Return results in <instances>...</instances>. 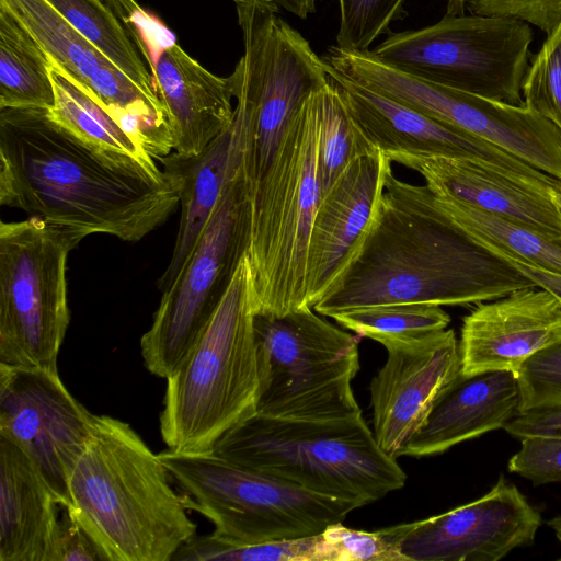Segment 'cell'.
<instances>
[{"mask_svg": "<svg viewBox=\"0 0 561 561\" xmlns=\"http://www.w3.org/2000/svg\"><path fill=\"white\" fill-rule=\"evenodd\" d=\"M535 286L453 225L425 185L390 163L371 216L342 268L312 306L323 317L391 304L466 306Z\"/></svg>", "mask_w": 561, "mask_h": 561, "instance_id": "6da1fadb", "label": "cell"}, {"mask_svg": "<svg viewBox=\"0 0 561 561\" xmlns=\"http://www.w3.org/2000/svg\"><path fill=\"white\" fill-rule=\"evenodd\" d=\"M179 203L170 180L158 184L115 170L49 110H0V205L43 220L77 245L95 233L140 241Z\"/></svg>", "mask_w": 561, "mask_h": 561, "instance_id": "7a4b0ae2", "label": "cell"}, {"mask_svg": "<svg viewBox=\"0 0 561 561\" xmlns=\"http://www.w3.org/2000/svg\"><path fill=\"white\" fill-rule=\"evenodd\" d=\"M126 422L95 415L68 479L66 507L106 561H170L196 535L183 494Z\"/></svg>", "mask_w": 561, "mask_h": 561, "instance_id": "3957f363", "label": "cell"}, {"mask_svg": "<svg viewBox=\"0 0 561 561\" xmlns=\"http://www.w3.org/2000/svg\"><path fill=\"white\" fill-rule=\"evenodd\" d=\"M255 287L248 253L195 344L167 378L160 432L169 449L211 451L256 413Z\"/></svg>", "mask_w": 561, "mask_h": 561, "instance_id": "277c9868", "label": "cell"}, {"mask_svg": "<svg viewBox=\"0 0 561 561\" xmlns=\"http://www.w3.org/2000/svg\"><path fill=\"white\" fill-rule=\"evenodd\" d=\"M213 451L358 507L403 488L407 481L397 458L380 448L363 415L305 421L255 413L228 431Z\"/></svg>", "mask_w": 561, "mask_h": 561, "instance_id": "5b68a950", "label": "cell"}, {"mask_svg": "<svg viewBox=\"0 0 561 561\" xmlns=\"http://www.w3.org/2000/svg\"><path fill=\"white\" fill-rule=\"evenodd\" d=\"M319 90L295 115L267 170L249 194L247 253L254 278L255 313L283 316L311 307L308 248L321 199Z\"/></svg>", "mask_w": 561, "mask_h": 561, "instance_id": "8992f818", "label": "cell"}, {"mask_svg": "<svg viewBox=\"0 0 561 561\" xmlns=\"http://www.w3.org/2000/svg\"><path fill=\"white\" fill-rule=\"evenodd\" d=\"M243 55L228 77L237 100L248 196L309 95L330 82L327 64L279 15L274 0H233Z\"/></svg>", "mask_w": 561, "mask_h": 561, "instance_id": "52a82bcc", "label": "cell"}, {"mask_svg": "<svg viewBox=\"0 0 561 561\" xmlns=\"http://www.w3.org/2000/svg\"><path fill=\"white\" fill-rule=\"evenodd\" d=\"M256 413L331 421L362 415L352 382L359 370L358 337L313 310L255 313Z\"/></svg>", "mask_w": 561, "mask_h": 561, "instance_id": "ba28073f", "label": "cell"}, {"mask_svg": "<svg viewBox=\"0 0 561 561\" xmlns=\"http://www.w3.org/2000/svg\"><path fill=\"white\" fill-rule=\"evenodd\" d=\"M183 490L184 503L234 542L259 543L321 534L342 523L355 503L309 491L229 461L211 451L158 454Z\"/></svg>", "mask_w": 561, "mask_h": 561, "instance_id": "9c48e42d", "label": "cell"}, {"mask_svg": "<svg viewBox=\"0 0 561 561\" xmlns=\"http://www.w3.org/2000/svg\"><path fill=\"white\" fill-rule=\"evenodd\" d=\"M531 41L519 19L446 14L433 25L390 33L370 53L417 79L520 106Z\"/></svg>", "mask_w": 561, "mask_h": 561, "instance_id": "30bf717a", "label": "cell"}, {"mask_svg": "<svg viewBox=\"0 0 561 561\" xmlns=\"http://www.w3.org/2000/svg\"><path fill=\"white\" fill-rule=\"evenodd\" d=\"M76 247L38 218L0 221V364L57 370L70 322L67 260Z\"/></svg>", "mask_w": 561, "mask_h": 561, "instance_id": "8fae6325", "label": "cell"}, {"mask_svg": "<svg viewBox=\"0 0 561 561\" xmlns=\"http://www.w3.org/2000/svg\"><path fill=\"white\" fill-rule=\"evenodd\" d=\"M250 231V203L239 149L219 202L185 267L162 293L140 339L146 368L169 378L208 323L242 256Z\"/></svg>", "mask_w": 561, "mask_h": 561, "instance_id": "7c38bea8", "label": "cell"}, {"mask_svg": "<svg viewBox=\"0 0 561 561\" xmlns=\"http://www.w3.org/2000/svg\"><path fill=\"white\" fill-rule=\"evenodd\" d=\"M93 416L57 370L0 364V436L28 456L64 507L70 505L68 479Z\"/></svg>", "mask_w": 561, "mask_h": 561, "instance_id": "4fadbf2b", "label": "cell"}, {"mask_svg": "<svg viewBox=\"0 0 561 561\" xmlns=\"http://www.w3.org/2000/svg\"><path fill=\"white\" fill-rule=\"evenodd\" d=\"M541 515L504 477L444 514L378 529L405 561H499L534 542Z\"/></svg>", "mask_w": 561, "mask_h": 561, "instance_id": "5bb4252c", "label": "cell"}, {"mask_svg": "<svg viewBox=\"0 0 561 561\" xmlns=\"http://www.w3.org/2000/svg\"><path fill=\"white\" fill-rule=\"evenodd\" d=\"M327 69L353 119L371 145L386 156L407 153L467 159L551 195L561 184L484 139L353 82L328 64Z\"/></svg>", "mask_w": 561, "mask_h": 561, "instance_id": "9a60e30c", "label": "cell"}, {"mask_svg": "<svg viewBox=\"0 0 561 561\" xmlns=\"http://www.w3.org/2000/svg\"><path fill=\"white\" fill-rule=\"evenodd\" d=\"M385 95L484 139L561 181V131L525 105H511L391 71Z\"/></svg>", "mask_w": 561, "mask_h": 561, "instance_id": "2e32d148", "label": "cell"}, {"mask_svg": "<svg viewBox=\"0 0 561 561\" xmlns=\"http://www.w3.org/2000/svg\"><path fill=\"white\" fill-rule=\"evenodd\" d=\"M387 359L370 382L374 436L398 458L440 396L460 377L453 329L382 344Z\"/></svg>", "mask_w": 561, "mask_h": 561, "instance_id": "e0dca14e", "label": "cell"}, {"mask_svg": "<svg viewBox=\"0 0 561 561\" xmlns=\"http://www.w3.org/2000/svg\"><path fill=\"white\" fill-rule=\"evenodd\" d=\"M561 341V305L538 286L477 304L463 318L459 341L461 375L517 373L540 350Z\"/></svg>", "mask_w": 561, "mask_h": 561, "instance_id": "ac0fdd59", "label": "cell"}, {"mask_svg": "<svg viewBox=\"0 0 561 561\" xmlns=\"http://www.w3.org/2000/svg\"><path fill=\"white\" fill-rule=\"evenodd\" d=\"M392 163L376 149L354 159L322 195L308 248V300L312 307L351 254L373 213Z\"/></svg>", "mask_w": 561, "mask_h": 561, "instance_id": "d6986e66", "label": "cell"}, {"mask_svg": "<svg viewBox=\"0 0 561 561\" xmlns=\"http://www.w3.org/2000/svg\"><path fill=\"white\" fill-rule=\"evenodd\" d=\"M419 173L435 195L448 197L561 239V213L551 194L467 159L407 153L386 156Z\"/></svg>", "mask_w": 561, "mask_h": 561, "instance_id": "ffe728a7", "label": "cell"}, {"mask_svg": "<svg viewBox=\"0 0 561 561\" xmlns=\"http://www.w3.org/2000/svg\"><path fill=\"white\" fill-rule=\"evenodd\" d=\"M149 69L178 156L199 154L232 124L229 79L204 68L176 43L162 48Z\"/></svg>", "mask_w": 561, "mask_h": 561, "instance_id": "44dd1931", "label": "cell"}, {"mask_svg": "<svg viewBox=\"0 0 561 561\" xmlns=\"http://www.w3.org/2000/svg\"><path fill=\"white\" fill-rule=\"evenodd\" d=\"M516 374L488 371L460 377L435 402L400 456L427 457L466 440L504 428L519 414Z\"/></svg>", "mask_w": 561, "mask_h": 561, "instance_id": "7402d4cb", "label": "cell"}, {"mask_svg": "<svg viewBox=\"0 0 561 561\" xmlns=\"http://www.w3.org/2000/svg\"><path fill=\"white\" fill-rule=\"evenodd\" d=\"M61 507L28 456L0 436V561H53Z\"/></svg>", "mask_w": 561, "mask_h": 561, "instance_id": "603a6c76", "label": "cell"}, {"mask_svg": "<svg viewBox=\"0 0 561 561\" xmlns=\"http://www.w3.org/2000/svg\"><path fill=\"white\" fill-rule=\"evenodd\" d=\"M240 149L237 122L213 140L199 154L170 153L159 161L179 194L181 209L174 248L165 271L158 280L163 293L176 280L196 248L219 202Z\"/></svg>", "mask_w": 561, "mask_h": 561, "instance_id": "cb8c5ba5", "label": "cell"}, {"mask_svg": "<svg viewBox=\"0 0 561 561\" xmlns=\"http://www.w3.org/2000/svg\"><path fill=\"white\" fill-rule=\"evenodd\" d=\"M49 60L55 91V104L49 110L51 118L115 170L152 183L169 182L141 141L50 56Z\"/></svg>", "mask_w": 561, "mask_h": 561, "instance_id": "d4e9b609", "label": "cell"}, {"mask_svg": "<svg viewBox=\"0 0 561 561\" xmlns=\"http://www.w3.org/2000/svg\"><path fill=\"white\" fill-rule=\"evenodd\" d=\"M430 193L433 205L440 214L492 253L517 257L534 266L561 273L560 238Z\"/></svg>", "mask_w": 561, "mask_h": 561, "instance_id": "484cf974", "label": "cell"}, {"mask_svg": "<svg viewBox=\"0 0 561 561\" xmlns=\"http://www.w3.org/2000/svg\"><path fill=\"white\" fill-rule=\"evenodd\" d=\"M49 56L23 24L0 5V110L55 104Z\"/></svg>", "mask_w": 561, "mask_h": 561, "instance_id": "4316f807", "label": "cell"}, {"mask_svg": "<svg viewBox=\"0 0 561 561\" xmlns=\"http://www.w3.org/2000/svg\"><path fill=\"white\" fill-rule=\"evenodd\" d=\"M47 1L142 93L163 107L150 69L130 33L104 0Z\"/></svg>", "mask_w": 561, "mask_h": 561, "instance_id": "83f0119b", "label": "cell"}, {"mask_svg": "<svg viewBox=\"0 0 561 561\" xmlns=\"http://www.w3.org/2000/svg\"><path fill=\"white\" fill-rule=\"evenodd\" d=\"M45 51L87 90L93 72L112 64L47 0H0Z\"/></svg>", "mask_w": 561, "mask_h": 561, "instance_id": "f1b7e54d", "label": "cell"}, {"mask_svg": "<svg viewBox=\"0 0 561 561\" xmlns=\"http://www.w3.org/2000/svg\"><path fill=\"white\" fill-rule=\"evenodd\" d=\"M319 113L318 176L322 197L354 159L378 148L353 119L331 79L319 90Z\"/></svg>", "mask_w": 561, "mask_h": 561, "instance_id": "f546056e", "label": "cell"}, {"mask_svg": "<svg viewBox=\"0 0 561 561\" xmlns=\"http://www.w3.org/2000/svg\"><path fill=\"white\" fill-rule=\"evenodd\" d=\"M345 330L381 345L447 329L449 314L442 306L430 304H391L362 307L331 317Z\"/></svg>", "mask_w": 561, "mask_h": 561, "instance_id": "4dcf8cb0", "label": "cell"}, {"mask_svg": "<svg viewBox=\"0 0 561 561\" xmlns=\"http://www.w3.org/2000/svg\"><path fill=\"white\" fill-rule=\"evenodd\" d=\"M172 560L178 561H330L323 534L241 543L215 533L195 535L184 543Z\"/></svg>", "mask_w": 561, "mask_h": 561, "instance_id": "1f68e13d", "label": "cell"}, {"mask_svg": "<svg viewBox=\"0 0 561 561\" xmlns=\"http://www.w3.org/2000/svg\"><path fill=\"white\" fill-rule=\"evenodd\" d=\"M405 0H339L340 21L335 46L365 53L392 22L404 16Z\"/></svg>", "mask_w": 561, "mask_h": 561, "instance_id": "d6a6232c", "label": "cell"}, {"mask_svg": "<svg viewBox=\"0 0 561 561\" xmlns=\"http://www.w3.org/2000/svg\"><path fill=\"white\" fill-rule=\"evenodd\" d=\"M524 104L561 131V26L547 36L522 84Z\"/></svg>", "mask_w": 561, "mask_h": 561, "instance_id": "836d02e7", "label": "cell"}, {"mask_svg": "<svg viewBox=\"0 0 561 561\" xmlns=\"http://www.w3.org/2000/svg\"><path fill=\"white\" fill-rule=\"evenodd\" d=\"M519 414L561 407V341L529 357L516 373Z\"/></svg>", "mask_w": 561, "mask_h": 561, "instance_id": "e575fe53", "label": "cell"}, {"mask_svg": "<svg viewBox=\"0 0 561 561\" xmlns=\"http://www.w3.org/2000/svg\"><path fill=\"white\" fill-rule=\"evenodd\" d=\"M322 534L329 548L330 561H405L378 530H357L335 523Z\"/></svg>", "mask_w": 561, "mask_h": 561, "instance_id": "d590c367", "label": "cell"}, {"mask_svg": "<svg viewBox=\"0 0 561 561\" xmlns=\"http://www.w3.org/2000/svg\"><path fill=\"white\" fill-rule=\"evenodd\" d=\"M510 459L508 470L534 484L561 481V436H527Z\"/></svg>", "mask_w": 561, "mask_h": 561, "instance_id": "8d00e7d4", "label": "cell"}, {"mask_svg": "<svg viewBox=\"0 0 561 561\" xmlns=\"http://www.w3.org/2000/svg\"><path fill=\"white\" fill-rule=\"evenodd\" d=\"M467 10L471 14L519 19L547 36L561 26V0H471Z\"/></svg>", "mask_w": 561, "mask_h": 561, "instance_id": "74e56055", "label": "cell"}, {"mask_svg": "<svg viewBox=\"0 0 561 561\" xmlns=\"http://www.w3.org/2000/svg\"><path fill=\"white\" fill-rule=\"evenodd\" d=\"M53 561H104L98 547L64 506Z\"/></svg>", "mask_w": 561, "mask_h": 561, "instance_id": "f35d334b", "label": "cell"}, {"mask_svg": "<svg viewBox=\"0 0 561 561\" xmlns=\"http://www.w3.org/2000/svg\"><path fill=\"white\" fill-rule=\"evenodd\" d=\"M512 436H561V407L528 411L512 419L504 427Z\"/></svg>", "mask_w": 561, "mask_h": 561, "instance_id": "ab89813d", "label": "cell"}, {"mask_svg": "<svg viewBox=\"0 0 561 561\" xmlns=\"http://www.w3.org/2000/svg\"><path fill=\"white\" fill-rule=\"evenodd\" d=\"M495 255L502 257L511 265H513L515 268H517L524 276L529 278L535 284V286H538L551 293L553 296L557 297L561 305V273L534 266L517 257L502 254Z\"/></svg>", "mask_w": 561, "mask_h": 561, "instance_id": "60d3db41", "label": "cell"}, {"mask_svg": "<svg viewBox=\"0 0 561 561\" xmlns=\"http://www.w3.org/2000/svg\"><path fill=\"white\" fill-rule=\"evenodd\" d=\"M279 7L296 15L299 19H306L313 13L319 0H274Z\"/></svg>", "mask_w": 561, "mask_h": 561, "instance_id": "b9f144b4", "label": "cell"}, {"mask_svg": "<svg viewBox=\"0 0 561 561\" xmlns=\"http://www.w3.org/2000/svg\"><path fill=\"white\" fill-rule=\"evenodd\" d=\"M471 0H448L447 15H463Z\"/></svg>", "mask_w": 561, "mask_h": 561, "instance_id": "7bdbcfd3", "label": "cell"}, {"mask_svg": "<svg viewBox=\"0 0 561 561\" xmlns=\"http://www.w3.org/2000/svg\"><path fill=\"white\" fill-rule=\"evenodd\" d=\"M548 525L553 529L558 540L561 542V517H556L549 520ZM559 560L561 561V557Z\"/></svg>", "mask_w": 561, "mask_h": 561, "instance_id": "ee69618b", "label": "cell"}, {"mask_svg": "<svg viewBox=\"0 0 561 561\" xmlns=\"http://www.w3.org/2000/svg\"><path fill=\"white\" fill-rule=\"evenodd\" d=\"M552 199H553L554 204L557 205V207L559 208V210L561 213V184L556 190V192H554V194L552 196Z\"/></svg>", "mask_w": 561, "mask_h": 561, "instance_id": "f6af8a7d", "label": "cell"}]
</instances>
